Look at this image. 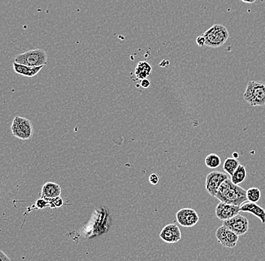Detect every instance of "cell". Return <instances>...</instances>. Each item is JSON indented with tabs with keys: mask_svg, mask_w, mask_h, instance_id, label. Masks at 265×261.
Masks as SVG:
<instances>
[{
	"mask_svg": "<svg viewBox=\"0 0 265 261\" xmlns=\"http://www.w3.org/2000/svg\"><path fill=\"white\" fill-rule=\"evenodd\" d=\"M215 198L225 203L237 206H241L248 201L246 191L239 185L234 184L231 179L226 180L221 185L217 191Z\"/></svg>",
	"mask_w": 265,
	"mask_h": 261,
	"instance_id": "6da1fadb",
	"label": "cell"
},
{
	"mask_svg": "<svg viewBox=\"0 0 265 261\" xmlns=\"http://www.w3.org/2000/svg\"><path fill=\"white\" fill-rule=\"evenodd\" d=\"M243 98L252 106L265 105V82L261 81H250L248 82Z\"/></svg>",
	"mask_w": 265,
	"mask_h": 261,
	"instance_id": "7a4b0ae2",
	"label": "cell"
},
{
	"mask_svg": "<svg viewBox=\"0 0 265 261\" xmlns=\"http://www.w3.org/2000/svg\"><path fill=\"white\" fill-rule=\"evenodd\" d=\"M206 39V46L210 48H219L228 40L229 33L224 25H214L203 34Z\"/></svg>",
	"mask_w": 265,
	"mask_h": 261,
	"instance_id": "3957f363",
	"label": "cell"
},
{
	"mask_svg": "<svg viewBox=\"0 0 265 261\" xmlns=\"http://www.w3.org/2000/svg\"><path fill=\"white\" fill-rule=\"evenodd\" d=\"M48 54L43 49H34L17 55L15 62L29 66H45L48 63Z\"/></svg>",
	"mask_w": 265,
	"mask_h": 261,
	"instance_id": "277c9868",
	"label": "cell"
},
{
	"mask_svg": "<svg viewBox=\"0 0 265 261\" xmlns=\"http://www.w3.org/2000/svg\"><path fill=\"white\" fill-rule=\"evenodd\" d=\"M11 132L21 140H29L33 134L32 123L26 118L15 116L11 124Z\"/></svg>",
	"mask_w": 265,
	"mask_h": 261,
	"instance_id": "5b68a950",
	"label": "cell"
},
{
	"mask_svg": "<svg viewBox=\"0 0 265 261\" xmlns=\"http://www.w3.org/2000/svg\"><path fill=\"white\" fill-rule=\"evenodd\" d=\"M228 179H229L228 174L222 171H214L209 173L206 176L205 184L206 192L212 196L215 197L219 187Z\"/></svg>",
	"mask_w": 265,
	"mask_h": 261,
	"instance_id": "8992f818",
	"label": "cell"
},
{
	"mask_svg": "<svg viewBox=\"0 0 265 261\" xmlns=\"http://www.w3.org/2000/svg\"><path fill=\"white\" fill-rule=\"evenodd\" d=\"M215 237L217 240L222 246L228 248H233L237 244L239 235L228 229L226 227L222 225V227L217 229L215 232Z\"/></svg>",
	"mask_w": 265,
	"mask_h": 261,
	"instance_id": "52a82bcc",
	"label": "cell"
},
{
	"mask_svg": "<svg viewBox=\"0 0 265 261\" xmlns=\"http://www.w3.org/2000/svg\"><path fill=\"white\" fill-rule=\"evenodd\" d=\"M249 221L243 215H237L231 219L223 221L224 226L238 235H244L249 230Z\"/></svg>",
	"mask_w": 265,
	"mask_h": 261,
	"instance_id": "ba28073f",
	"label": "cell"
},
{
	"mask_svg": "<svg viewBox=\"0 0 265 261\" xmlns=\"http://www.w3.org/2000/svg\"><path fill=\"white\" fill-rule=\"evenodd\" d=\"M177 222L184 228H192L198 224L199 216L192 208H182L177 213Z\"/></svg>",
	"mask_w": 265,
	"mask_h": 261,
	"instance_id": "9c48e42d",
	"label": "cell"
},
{
	"mask_svg": "<svg viewBox=\"0 0 265 261\" xmlns=\"http://www.w3.org/2000/svg\"><path fill=\"white\" fill-rule=\"evenodd\" d=\"M240 212V206L220 201L215 208V215L221 221L231 219Z\"/></svg>",
	"mask_w": 265,
	"mask_h": 261,
	"instance_id": "30bf717a",
	"label": "cell"
},
{
	"mask_svg": "<svg viewBox=\"0 0 265 261\" xmlns=\"http://www.w3.org/2000/svg\"><path fill=\"white\" fill-rule=\"evenodd\" d=\"M160 238L166 243H177L182 239V233L177 224H168L160 233Z\"/></svg>",
	"mask_w": 265,
	"mask_h": 261,
	"instance_id": "8fae6325",
	"label": "cell"
},
{
	"mask_svg": "<svg viewBox=\"0 0 265 261\" xmlns=\"http://www.w3.org/2000/svg\"><path fill=\"white\" fill-rule=\"evenodd\" d=\"M60 194H61V187H59V185L56 183L47 182L42 187L41 196L44 199L48 201L60 196Z\"/></svg>",
	"mask_w": 265,
	"mask_h": 261,
	"instance_id": "7c38bea8",
	"label": "cell"
},
{
	"mask_svg": "<svg viewBox=\"0 0 265 261\" xmlns=\"http://www.w3.org/2000/svg\"><path fill=\"white\" fill-rule=\"evenodd\" d=\"M240 211L250 213L259 218L262 224H265V210L257 204L250 202V201L245 202L244 204L241 205Z\"/></svg>",
	"mask_w": 265,
	"mask_h": 261,
	"instance_id": "4fadbf2b",
	"label": "cell"
},
{
	"mask_svg": "<svg viewBox=\"0 0 265 261\" xmlns=\"http://www.w3.org/2000/svg\"><path fill=\"white\" fill-rule=\"evenodd\" d=\"M43 67L44 66H29L16 63V62L13 63V68L15 73L21 76H27V77H33L35 75H37Z\"/></svg>",
	"mask_w": 265,
	"mask_h": 261,
	"instance_id": "5bb4252c",
	"label": "cell"
},
{
	"mask_svg": "<svg viewBox=\"0 0 265 261\" xmlns=\"http://www.w3.org/2000/svg\"><path fill=\"white\" fill-rule=\"evenodd\" d=\"M151 66L148 62H140L137 65L135 69V75L137 79H147L151 73Z\"/></svg>",
	"mask_w": 265,
	"mask_h": 261,
	"instance_id": "9a60e30c",
	"label": "cell"
},
{
	"mask_svg": "<svg viewBox=\"0 0 265 261\" xmlns=\"http://www.w3.org/2000/svg\"><path fill=\"white\" fill-rule=\"evenodd\" d=\"M246 170L244 165L239 164V167L236 168V171L232 176V181L236 185L242 184L246 180Z\"/></svg>",
	"mask_w": 265,
	"mask_h": 261,
	"instance_id": "2e32d148",
	"label": "cell"
},
{
	"mask_svg": "<svg viewBox=\"0 0 265 261\" xmlns=\"http://www.w3.org/2000/svg\"><path fill=\"white\" fill-rule=\"evenodd\" d=\"M239 161L235 158H226L223 164V170L232 177L239 165Z\"/></svg>",
	"mask_w": 265,
	"mask_h": 261,
	"instance_id": "e0dca14e",
	"label": "cell"
},
{
	"mask_svg": "<svg viewBox=\"0 0 265 261\" xmlns=\"http://www.w3.org/2000/svg\"><path fill=\"white\" fill-rule=\"evenodd\" d=\"M205 164L209 168H216L221 164V158L215 153H210L205 159Z\"/></svg>",
	"mask_w": 265,
	"mask_h": 261,
	"instance_id": "ac0fdd59",
	"label": "cell"
},
{
	"mask_svg": "<svg viewBox=\"0 0 265 261\" xmlns=\"http://www.w3.org/2000/svg\"><path fill=\"white\" fill-rule=\"evenodd\" d=\"M261 195V191L257 187H251L246 191V197L250 202H258L260 200Z\"/></svg>",
	"mask_w": 265,
	"mask_h": 261,
	"instance_id": "d6986e66",
	"label": "cell"
},
{
	"mask_svg": "<svg viewBox=\"0 0 265 261\" xmlns=\"http://www.w3.org/2000/svg\"><path fill=\"white\" fill-rule=\"evenodd\" d=\"M48 203H49V206L51 208H59V207L63 206V200L60 196L57 197V198H53V199L48 200Z\"/></svg>",
	"mask_w": 265,
	"mask_h": 261,
	"instance_id": "ffe728a7",
	"label": "cell"
},
{
	"mask_svg": "<svg viewBox=\"0 0 265 261\" xmlns=\"http://www.w3.org/2000/svg\"><path fill=\"white\" fill-rule=\"evenodd\" d=\"M35 206L38 209H43V208H46L47 206H49V203H48L47 200L42 198L35 201Z\"/></svg>",
	"mask_w": 265,
	"mask_h": 261,
	"instance_id": "44dd1931",
	"label": "cell"
},
{
	"mask_svg": "<svg viewBox=\"0 0 265 261\" xmlns=\"http://www.w3.org/2000/svg\"><path fill=\"white\" fill-rule=\"evenodd\" d=\"M149 182L152 185H157L159 183V176L155 173H153L149 176Z\"/></svg>",
	"mask_w": 265,
	"mask_h": 261,
	"instance_id": "7402d4cb",
	"label": "cell"
},
{
	"mask_svg": "<svg viewBox=\"0 0 265 261\" xmlns=\"http://www.w3.org/2000/svg\"><path fill=\"white\" fill-rule=\"evenodd\" d=\"M196 42L198 46L203 47L206 44V39H205V37H204V35H199V36L197 38Z\"/></svg>",
	"mask_w": 265,
	"mask_h": 261,
	"instance_id": "603a6c76",
	"label": "cell"
},
{
	"mask_svg": "<svg viewBox=\"0 0 265 261\" xmlns=\"http://www.w3.org/2000/svg\"><path fill=\"white\" fill-rule=\"evenodd\" d=\"M140 85H141V86L143 89H148V88L151 86V82H150V81L148 80V79H145L141 81Z\"/></svg>",
	"mask_w": 265,
	"mask_h": 261,
	"instance_id": "cb8c5ba5",
	"label": "cell"
},
{
	"mask_svg": "<svg viewBox=\"0 0 265 261\" xmlns=\"http://www.w3.org/2000/svg\"><path fill=\"white\" fill-rule=\"evenodd\" d=\"M0 261H11L9 258L2 251H0Z\"/></svg>",
	"mask_w": 265,
	"mask_h": 261,
	"instance_id": "d4e9b609",
	"label": "cell"
},
{
	"mask_svg": "<svg viewBox=\"0 0 265 261\" xmlns=\"http://www.w3.org/2000/svg\"><path fill=\"white\" fill-rule=\"evenodd\" d=\"M242 2H245V3L252 4L256 2V0H241Z\"/></svg>",
	"mask_w": 265,
	"mask_h": 261,
	"instance_id": "484cf974",
	"label": "cell"
},
{
	"mask_svg": "<svg viewBox=\"0 0 265 261\" xmlns=\"http://www.w3.org/2000/svg\"><path fill=\"white\" fill-rule=\"evenodd\" d=\"M234 155H235V157H236V158H237V157H238V154H237V153H234Z\"/></svg>",
	"mask_w": 265,
	"mask_h": 261,
	"instance_id": "4316f807",
	"label": "cell"
}]
</instances>
